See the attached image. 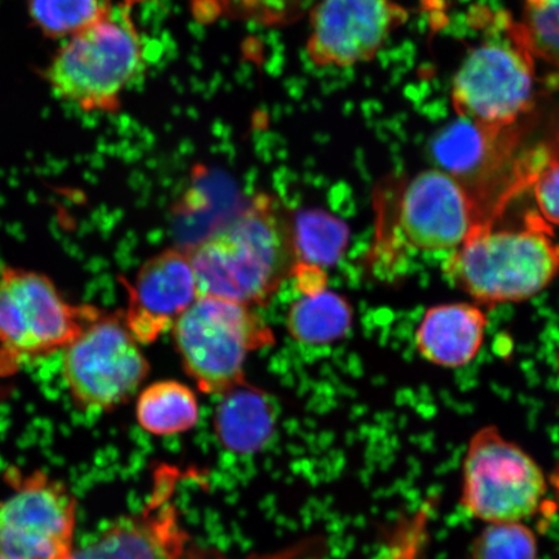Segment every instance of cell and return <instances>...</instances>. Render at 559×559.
Masks as SVG:
<instances>
[{"label": "cell", "instance_id": "cell-1", "mask_svg": "<svg viewBox=\"0 0 559 559\" xmlns=\"http://www.w3.org/2000/svg\"><path fill=\"white\" fill-rule=\"evenodd\" d=\"M187 253L201 296L267 305L297 264L290 213L271 195H257Z\"/></svg>", "mask_w": 559, "mask_h": 559}, {"label": "cell", "instance_id": "cell-2", "mask_svg": "<svg viewBox=\"0 0 559 559\" xmlns=\"http://www.w3.org/2000/svg\"><path fill=\"white\" fill-rule=\"evenodd\" d=\"M445 278L484 306L519 304L539 295L559 276V243L540 215L520 229L475 228L443 264Z\"/></svg>", "mask_w": 559, "mask_h": 559}, {"label": "cell", "instance_id": "cell-3", "mask_svg": "<svg viewBox=\"0 0 559 559\" xmlns=\"http://www.w3.org/2000/svg\"><path fill=\"white\" fill-rule=\"evenodd\" d=\"M143 64V45L131 7H111L107 16L69 38L45 76L53 93L86 114H116L122 94Z\"/></svg>", "mask_w": 559, "mask_h": 559}, {"label": "cell", "instance_id": "cell-4", "mask_svg": "<svg viewBox=\"0 0 559 559\" xmlns=\"http://www.w3.org/2000/svg\"><path fill=\"white\" fill-rule=\"evenodd\" d=\"M535 55L522 27L498 21V32L466 56L452 83V104L460 120L480 129L514 128L533 103Z\"/></svg>", "mask_w": 559, "mask_h": 559}, {"label": "cell", "instance_id": "cell-5", "mask_svg": "<svg viewBox=\"0 0 559 559\" xmlns=\"http://www.w3.org/2000/svg\"><path fill=\"white\" fill-rule=\"evenodd\" d=\"M171 332L187 374L201 391L218 396L245 381L251 353L275 342L253 307L209 296H200Z\"/></svg>", "mask_w": 559, "mask_h": 559}, {"label": "cell", "instance_id": "cell-6", "mask_svg": "<svg viewBox=\"0 0 559 559\" xmlns=\"http://www.w3.org/2000/svg\"><path fill=\"white\" fill-rule=\"evenodd\" d=\"M64 352V380L83 411L120 407L134 397L151 372L121 313L97 310Z\"/></svg>", "mask_w": 559, "mask_h": 559}, {"label": "cell", "instance_id": "cell-7", "mask_svg": "<svg viewBox=\"0 0 559 559\" xmlns=\"http://www.w3.org/2000/svg\"><path fill=\"white\" fill-rule=\"evenodd\" d=\"M547 489L542 466L496 426L475 432L461 486L467 513L486 523L523 522L537 513Z\"/></svg>", "mask_w": 559, "mask_h": 559}, {"label": "cell", "instance_id": "cell-8", "mask_svg": "<svg viewBox=\"0 0 559 559\" xmlns=\"http://www.w3.org/2000/svg\"><path fill=\"white\" fill-rule=\"evenodd\" d=\"M96 312L69 304L37 272L7 269L0 275V347L13 358H44L64 349Z\"/></svg>", "mask_w": 559, "mask_h": 559}, {"label": "cell", "instance_id": "cell-9", "mask_svg": "<svg viewBox=\"0 0 559 559\" xmlns=\"http://www.w3.org/2000/svg\"><path fill=\"white\" fill-rule=\"evenodd\" d=\"M496 216L484 201L440 169L418 173L397 195L393 233L404 248L423 253L456 250Z\"/></svg>", "mask_w": 559, "mask_h": 559}, {"label": "cell", "instance_id": "cell-10", "mask_svg": "<svg viewBox=\"0 0 559 559\" xmlns=\"http://www.w3.org/2000/svg\"><path fill=\"white\" fill-rule=\"evenodd\" d=\"M306 55L313 67L346 69L373 60L409 19L396 0H318Z\"/></svg>", "mask_w": 559, "mask_h": 559}, {"label": "cell", "instance_id": "cell-11", "mask_svg": "<svg viewBox=\"0 0 559 559\" xmlns=\"http://www.w3.org/2000/svg\"><path fill=\"white\" fill-rule=\"evenodd\" d=\"M75 500L66 487L35 473L0 502V550L11 559H70Z\"/></svg>", "mask_w": 559, "mask_h": 559}, {"label": "cell", "instance_id": "cell-12", "mask_svg": "<svg viewBox=\"0 0 559 559\" xmlns=\"http://www.w3.org/2000/svg\"><path fill=\"white\" fill-rule=\"evenodd\" d=\"M155 477L140 512L104 530L70 559H183L191 540L174 502L179 474L164 467Z\"/></svg>", "mask_w": 559, "mask_h": 559}, {"label": "cell", "instance_id": "cell-13", "mask_svg": "<svg viewBox=\"0 0 559 559\" xmlns=\"http://www.w3.org/2000/svg\"><path fill=\"white\" fill-rule=\"evenodd\" d=\"M123 285L129 306L123 313L126 325L140 345L152 344L198 300L200 295L187 250L166 249L146 260L135 280Z\"/></svg>", "mask_w": 559, "mask_h": 559}, {"label": "cell", "instance_id": "cell-14", "mask_svg": "<svg viewBox=\"0 0 559 559\" xmlns=\"http://www.w3.org/2000/svg\"><path fill=\"white\" fill-rule=\"evenodd\" d=\"M519 136L514 128L504 131L480 129L461 120L439 135L432 145L437 163L467 190L484 201V185L513 156Z\"/></svg>", "mask_w": 559, "mask_h": 559}, {"label": "cell", "instance_id": "cell-15", "mask_svg": "<svg viewBox=\"0 0 559 559\" xmlns=\"http://www.w3.org/2000/svg\"><path fill=\"white\" fill-rule=\"evenodd\" d=\"M487 325V314L477 305L432 306L417 328V352L431 365L465 367L477 358L484 346Z\"/></svg>", "mask_w": 559, "mask_h": 559}, {"label": "cell", "instance_id": "cell-16", "mask_svg": "<svg viewBox=\"0 0 559 559\" xmlns=\"http://www.w3.org/2000/svg\"><path fill=\"white\" fill-rule=\"evenodd\" d=\"M277 412L267 393L242 381L221 395L214 428L221 444L237 454L261 451L276 428Z\"/></svg>", "mask_w": 559, "mask_h": 559}, {"label": "cell", "instance_id": "cell-17", "mask_svg": "<svg viewBox=\"0 0 559 559\" xmlns=\"http://www.w3.org/2000/svg\"><path fill=\"white\" fill-rule=\"evenodd\" d=\"M353 321L354 309L348 299L325 289L302 296L290 306L286 330L300 345L325 346L345 338Z\"/></svg>", "mask_w": 559, "mask_h": 559}, {"label": "cell", "instance_id": "cell-18", "mask_svg": "<svg viewBox=\"0 0 559 559\" xmlns=\"http://www.w3.org/2000/svg\"><path fill=\"white\" fill-rule=\"evenodd\" d=\"M200 405L194 391L175 380H163L142 390L136 402L140 428L153 437H171L198 425Z\"/></svg>", "mask_w": 559, "mask_h": 559}, {"label": "cell", "instance_id": "cell-19", "mask_svg": "<svg viewBox=\"0 0 559 559\" xmlns=\"http://www.w3.org/2000/svg\"><path fill=\"white\" fill-rule=\"evenodd\" d=\"M297 262L326 269L344 257L349 241L346 223L321 209H307L292 215Z\"/></svg>", "mask_w": 559, "mask_h": 559}, {"label": "cell", "instance_id": "cell-20", "mask_svg": "<svg viewBox=\"0 0 559 559\" xmlns=\"http://www.w3.org/2000/svg\"><path fill=\"white\" fill-rule=\"evenodd\" d=\"M318 0H194L198 16L228 19L265 27L295 24Z\"/></svg>", "mask_w": 559, "mask_h": 559}, {"label": "cell", "instance_id": "cell-21", "mask_svg": "<svg viewBox=\"0 0 559 559\" xmlns=\"http://www.w3.org/2000/svg\"><path fill=\"white\" fill-rule=\"evenodd\" d=\"M103 0H29L33 24L48 38H72L107 16L111 10Z\"/></svg>", "mask_w": 559, "mask_h": 559}, {"label": "cell", "instance_id": "cell-22", "mask_svg": "<svg viewBox=\"0 0 559 559\" xmlns=\"http://www.w3.org/2000/svg\"><path fill=\"white\" fill-rule=\"evenodd\" d=\"M534 531L523 522L487 523L472 545L471 559H537Z\"/></svg>", "mask_w": 559, "mask_h": 559}, {"label": "cell", "instance_id": "cell-23", "mask_svg": "<svg viewBox=\"0 0 559 559\" xmlns=\"http://www.w3.org/2000/svg\"><path fill=\"white\" fill-rule=\"evenodd\" d=\"M520 25L535 58L559 69V0H523Z\"/></svg>", "mask_w": 559, "mask_h": 559}, {"label": "cell", "instance_id": "cell-24", "mask_svg": "<svg viewBox=\"0 0 559 559\" xmlns=\"http://www.w3.org/2000/svg\"><path fill=\"white\" fill-rule=\"evenodd\" d=\"M530 187L542 218L548 225L559 226V157L556 153H539Z\"/></svg>", "mask_w": 559, "mask_h": 559}, {"label": "cell", "instance_id": "cell-25", "mask_svg": "<svg viewBox=\"0 0 559 559\" xmlns=\"http://www.w3.org/2000/svg\"><path fill=\"white\" fill-rule=\"evenodd\" d=\"M292 278L295 280L297 289L302 293V296L317 295L328 289L326 272L318 265L297 262Z\"/></svg>", "mask_w": 559, "mask_h": 559}, {"label": "cell", "instance_id": "cell-26", "mask_svg": "<svg viewBox=\"0 0 559 559\" xmlns=\"http://www.w3.org/2000/svg\"><path fill=\"white\" fill-rule=\"evenodd\" d=\"M300 550L295 551L292 559H297ZM183 559H230L226 555L221 554L219 550L195 547V545H188ZM261 559H286V555L276 558H261Z\"/></svg>", "mask_w": 559, "mask_h": 559}, {"label": "cell", "instance_id": "cell-27", "mask_svg": "<svg viewBox=\"0 0 559 559\" xmlns=\"http://www.w3.org/2000/svg\"><path fill=\"white\" fill-rule=\"evenodd\" d=\"M138 2H143V0H122V3L128 4L130 7L134 5Z\"/></svg>", "mask_w": 559, "mask_h": 559}, {"label": "cell", "instance_id": "cell-28", "mask_svg": "<svg viewBox=\"0 0 559 559\" xmlns=\"http://www.w3.org/2000/svg\"><path fill=\"white\" fill-rule=\"evenodd\" d=\"M0 559H11L9 557H7L2 550H0Z\"/></svg>", "mask_w": 559, "mask_h": 559}, {"label": "cell", "instance_id": "cell-29", "mask_svg": "<svg viewBox=\"0 0 559 559\" xmlns=\"http://www.w3.org/2000/svg\"><path fill=\"white\" fill-rule=\"evenodd\" d=\"M557 145H558V151H559V132H558V138H557Z\"/></svg>", "mask_w": 559, "mask_h": 559}, {"label": "cell", "instance_id": "cell-30", "mask_svg": "<svg viewBox=\"0 0 559 559\" xmlns=\"http://www.w3.org/2000/svg\"><path fill=\"white\" fill-rule=\"evenodd\" d=\"M558 369H559V353H558Z\"/></svg>", "mask_w": 559, "mask_h": 559}]
</instances>
